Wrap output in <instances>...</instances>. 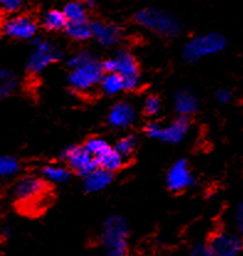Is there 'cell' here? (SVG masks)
Returning a JSON list of instances; mask_svg holds the SVG:
<instances>
[{"instance_id": "1", "label": "cell", "mask_w": 243, "mask_h": 256, "mask_svg": "<svg viewBox=\"0 0 243 256\" xmlns=\"http://www.w3.org/2000/svg\"><path fill=\"white\" fill-rule=\"evenodd\" d=\"M135 22L141 28L167 38H178L183 32V22L166 10L146 8L135 14Z\"/></svg>"}, {"instance_id": "2", "label": "cell", "mask_w": 243, "mask_h": 256, "mask_svg": "<svg viewBox=\"0 0 243 256\" xmlns=\"http://www.w3.org/2000/svg\"><path fill=\"white\" fill-rule=\"evenodd\" d=\"M129 224L121 216H111L104 222L100 242L105 256H129Z\"/></svg>"}, {"instance_id": "3", "label": "cell", "mask_w": 243, "mask_h": 256, "mask_svg": "<svg viewBox=\"0 0 243 256\" xmlns=\"http://www.w3.org/2000/svg\"><path fill=\"white\" fill-rule=\"evenodd\" d=\"M47 193V182L37 174H25L20 177L11 188V196L15 203L22 208L31 210L40 204Z\"/></svg>"}, {"instance_id": "4", "label": "cell", "mask_w": 243, "mask_h": 256, "mask_svg": "<svg viewBox=\"0 0 243 256\" xmlns=\"http://www.w3.org/2000/svg\"><path fill=\"white\" fill-rule=\"evenodd\" d=\"M227 45V40L220 32H208L195 36L185 44L183 58L187 62H198L201 58L219 54Z\"/></svg>"}, {"instance_id": "5", "label": "cell", "mask_w": 243, "mask_h": 256, "mask_svg": "<svg viewBox=\"0 0 243 256\" xmlns=\"http://www.w3.org/2000/svg\"><path fill=\"white\" fill-rule=\"evenodd\" d=\"M62 58V51L51 40L36 38L32 40V47L26 61V70L30 74H40L51 64Z\"/></svg>"}, {"instance_id": "6", "label": "cell", "mask_w": 243, "mask_h": 256, "mask_svg": "<svg viewBox=\"0 0 243 256\" xmlns=\"http://www.w3.org/2000/svg\"><path fill=\"white\" fill-rule=\"evenodd\" d=\"M105 73H117L125 80L126 90H135L140 87L141 73L137 60L129 51H119L115 56L103 62Z\"/></svg>"}, {"instance_id": "7", "label": "cell", "mask_w": 243, "mask_h": 256, "mask_svg": "<svg viewBox=\"0 0 243 256\" xmlns=\"http://www.w3.org/2000/svg\"><path fill=\"white\" fill-rule=\"evenodd\" d=\"M190 129V119L179 116L169 124L151 122L145 126V134L153 140L166 144H179L187 136Z\"/></svg>"}, {"instance_id": "8", "label": "cell", "mask_w": 243, "mask_h": 256, "mask_svg": "<svg viewBox=\"0 0 243 256\" xmlns=\"http://www.w3.org/2000/svg\"><path fill=\"white\" fill-rule=\"evenodd\" d=\"M104 73L103 62L94 58L84 66L70 70L68 83L77 92L85 93L100 84Z\"/></svg>"}, {"instance_id": "9", "label": "cell", "mask_w": 243, "mask_h": 256, "mask_svg": "<svg viewBox=\"0 0 243 256\" xmlns=\"http://www.w3.org/2000/svg\"><path fill=\"white\" fill-rule=\"evenodd\" d=\"M38 25L33 18L23 14H11L0 24V32L7 38L17 41H32L36 38Z\"/></svg>"}, {"instance_id": "10", "label": "cell", "mask_w": 243, "mask_h": 256, "mask_svg": "<svg viewBox=\"0 0 243 256\" xmlns=\"http://www.w3.org/2000/svg\"><path fill=\"white\" fill-rule=\"evenodd\" d=\"M61 158L67 167L74 174L85 177L99 167L98 160L83 146L70 145L64 148L61 154Z\"/></svg>"}, {"instance_id": "11", "label": "cell", "mask_w": 243, "mask_h": 256, "mask_svg": "<svg viewBox=\"0 0 243 256\" xmlns=\"http://www.w3.org/2000/svg\"><path fill=\"white\" fill-rule=\"evenodd\" d=\"M214 256H239L243 250V238L234 230H219L209 242Z\"/></svg>"}, {"instance_id": "12", "label": "cell", "mask_w": 243, "mask_h": 256, "mask_svg": "<svg viewBox=\"0 0 243 256\" xmlns=\"http://www.w3.org/2000/svg\"><path fill=\"white\" fill-rule=\"evenodd\" d=\"M166 184L172 192H183L184 190L192 187L195 184V177L189 162L182 158L172 164L167 172Z\"/></svg>"}, {"instance_id": "13", "label": "cell", "mask_w": 243, "mask_h": 256, "mask_svg": "<svg viewBox=\"0 0 243 256\" xmlns=\"http://www.w3.org/2000/svg\"><path fill=\"white\" fill-rule=\"evenodd\" d=\"M136 109L129 102H117L108 114V122L114 129H127L136 122Z\"/></svg>"}, {"instance_id": "14", "label": "cell", "mask_w": 243, "mask_h": 256, "mask_svg": "<svg viewBox=\"0 0 243 256\" xmlns=\"http://www.w3.org/2000/svg\"><path fill=\"white\" fill-rule=\"evenodd\" d=\"M93 28V38L103 47H112L120 42L122 38V30L117 25L111 22H91Z\"/></svg>"}, {"instance_id": "15", "label": "cell", "mask_w": 243, "mask_h": 256, "mask_svg": "<svg viewBox=\"0 0 243 256\" xmlns=\"http://www.w3.org/2000/svg\"><path fill=\"white\" fill-rule=\"evenodd\" d=\"M173 106L178 116L189 118L198 112L199 100H198L197 96L194 93L190 92V90H183L177 92L176 96H174Z\"/></svg>"}, {"instance_id": "16", "label": "cell", "mask_w": 243, "mask_h": 256, "mask_svg": "<svg viewBox=\"0 0 243 256\" xmlns=\"http://www.w3.org/2000/svg\"><path fill=\"white\" fill-rule=\"evenodd\" d=\"M112 182V174L106 170L98 167L91 174L84 177L83 181V188L88 193H98L110 186Z\"/></svg>"}, {"instance_id": "17", "label": "cell", "mask_w": 243, "mask_h": 256, "mask_svg": "<svg viewBox=\"0 0 243 256\" xmlns=\"http://www.w3.org/2000/svg\"><path fill=\"white\" fill-rule=\"evenodd\" d=\"M41 177L47 182L52 184H67L72 176V171L66 166L56 164H44L41 168Z\"/></svg>"}, {"instance_id": "18", "label": "cell", "mask_w": 243, "mask_h": 256, "mask_svg": "<svg viewBox=\"0 0 243 256\" xmlns=\"http://www.w3.org/2000/svg\"><path fill=\"white\" fill-rule=\"evenodd\" d=\"M64 32L68 38L74 41H79V42L93 38V28H91V22H89V20L68 22L64 28Z\"/></svg>"}, {"instance_id": "19", "label": "cell", "mask_w": 243, "mask_h": 256, "mask_svg": "<svg viewBox=\"0 0 243 256\" xmlns=\"http://www.w3.org/2000/svg\"><path fill=\"white\" fill-rule=\"evenodd\" d=\"M100 90L105 96H112L126 90L124 78L117 73H104L100 82Z\"/></svg>"}, {"instance_id": "20", "label": "cell", "mask_w": 243, "mask_h": 256, "mask_svg": "<svg viewBox=\"0 0 243 256\" xmlns=\"http://www.w3.org/2000/svg\"><path fill=\"white\" fill-rule=\"evenodd\" d=\"M19 87L16 73L6 68H0V100L12 96Z\"/></svg>"}, {"instance_id": "21", "label": "cell", "mask_w": 243, "mask_h": 256, "mask_svg": "<svg viewBox=\"0 0 243 256\" xmlns=\"http://www.w3.org/2000/svg\"><path fill=\"white\" fill-rule=\"evenodd\" d=\"M98 164L99 167L114 174V172L119 171V170L124 166L125 158L114 148V146H111L101 158H98Z\"/></svg>"}, {"instance_id": "22", "label": "cell", "mask_w": 243, "mask_h": 256, "mask_svg": "<svg viewBox=\"0 0 243 256\" xmlns=\"http://www.w3.org/2000/svg\"><path fill=\"white\" fill-rule=\"evenodd\" d=\"M68 24V20L64 15L63 10L52 9L47 12L42 18V26L47 31H59L64 30Z\"/></svg>"}, {"instance_id": "23", "label": "cell", "mask_w": 243, "mask_h": 256, "mask_svg": "<svg viewBox=\"0 0 243 256\" xmlns=\"http://www.w3.org/2000/svg\"><path fill=\"white\" fill-rule=\"evenodd\" d=\"M88 12L89 6L85 4V2H70L63 8V12L68 22L88 20Z\"/></svg>"}, {"instance_id": "24", "label": "cell", "mask_w": 243, "mask_h": 256, "mask_svg": "<svg viewBox=\"0 0 243 256\" xmlns=\"http://www.w3.org/2000/svg\"><path fill=\"white\" fill-rule=\"evenodd\" d=\"M21 170V164L15 156H0V180H9L17 176Z\"/></svg>"}, {"instance_id": "25", "label": "cell", "mask_w": 243, "mask_h": 256, "mask_svg": "<svg viewBox=\"0 0 243 256\" xmlns=\"http://www.w3.org/2000/svg\"><path fill=\"white\" fill-rule=\"evenodd\" d=\"M84 148L98 160L111 148V145L106 140L101 139V138H91L84 144Z\"/></svg>"}, {"instance_id": "26", "label": "cell", "mask_w": 243, "mask_h": 256, "mask_svg": "<svg viewBox=\"0 0 243 256\" xmlns=\"http://www.w3.org/2000/svg\"><path fill=\"white\" fill-rule=\"evenodd\" d=\"M136 146H137V138L135 135H126L117 141L114 148L126 158L132 155L133 151L136 150Z\"/></svg>"}, {"instance_id": "27", "label": "cell", "mask_w": 243, "mask_h": 256, "mask_svg": "<svg viewBox=\"0 0 243 256\" xmlns=\"http://www.w3.org/2000/svg\"><path fill=\"white\" fill-rule=\"evenodd\" d=\"M161 109H162V100L159 96H148L147 98L145 99L143 102V106H142V110L143 114L146 116H157L159 113H161Z\"/></svg>"}, {"instance_id": "28", "label": "cell", "mask_w": 243, "mask_h": 256, "mask_svg": "<svg viewBox=\"0 0 243 256\" xmlns=\"http://www.w3.org/2000/svg\"><path fill=\"white\" fill-rule=\"evenodd\" d=\"M94 58H95V56H94L90 51H79L73 54L72 56L68 58L67 64L70 70H74L78 68V67L84 66L88 62L93 61Z\"/></svg>"}, {"instance_id": "29", "label": "cell", "mask_w": 243, "mask_h": 256, "mask_svg": "<svg viewBox=\"0 0 243 256\" xmlns=\"http://www.w3.org/2000/svg\"><path fill=\"white\" fill-rule=\"evenodd\" d=\"M232 226H234V232L243 238V200H241L234 210Z\"/></svg>"}, {"instance_id": "30", "label": "cell", "mask_w": 243, "mask_h": 256, "mask_svg": "<svg viewBox=\"0 0 243 256\" xmlns=\"http://www.w3.org/2000/svg\"><path fill=\"white\" fill-rule=\"evenodd\" d=\"M23 5V0H0V10L6 14H16Z\"/></svg>"}, {"instance_id": "31", "label": "cell", "mask_w": 243, "mask_h": 256, "mask_svg": "<svg viewBox=\"0 0 243 256\" xmlns=\"http://www.w3.org/2000/svg\"><path fill=\"white\" fill-rule=\"evenodd\" d=\"M189 256H214L209 242H198L190 250Z\"/></svg>"}, {"instance_id": "32", "label": "cell", "mask_w": 243, "mask_h": 256, "mask_svg": "<svg viewBox=\"0 0 243 256\" xmlns=\"http://www.w3.org/2000/svg\"><path fill=\"white\" fill-rule=\"evenodd\" d=\"M232 98H234V94L229 88H220V90H216L215 93V99L219 104L222 106H226V104L231 103Z\"/></svg>"}, {"instance_id": "33", "label": "cell", "mask_w": 243, "mask_h": 256, "mask_svg": "<svg viewBox=\"0 0 243 256\" xmlns=\"http://www.w3.org/2000/svg\"><path fill=\"white\" fill-rule=\"evenodd\" d=\"M0 235H1L4 239H6V238H9L10 235V228H7V226H4V228L0 229Z\"/></svg>"}, {"instance_id": "34", "label": "cell", "mask_w": 243, "mask_h": 256, "mask_svg": "<svg viewBox=\"0 0 243 256\" xmlns=\"http://www.w3.org/2000/svg\"><path fill=\"white\" fill-rule=\"evenodd\" d=\"M2 212V204H1V200H0V214H1Z\"/></svg>"}]
</instances>
